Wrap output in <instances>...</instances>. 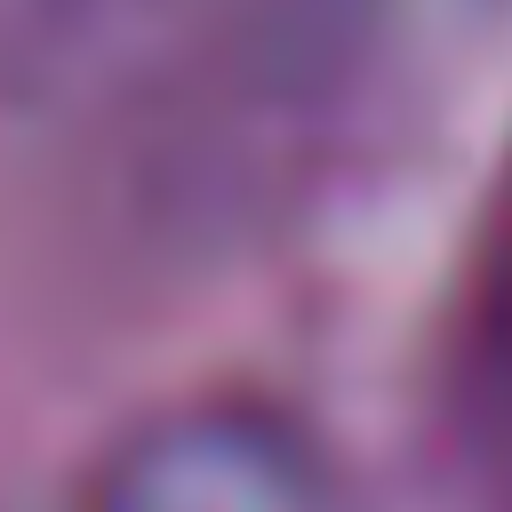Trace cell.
Masks as SVG:
<instances>
[{
	"instance_id": "6da1fadb",
	"label": "cell",
	"mask_w": 512,
	"mask_h": 512,
	"mask_svg": "<svg viewBox=\"0 0 512 512\" xmlns=\"http://www.w3.org/2000/svg\"><path fill=\"white\" fill-rule=\"evenodd\" d=\"M56 512H368L336 440L264 392H192L112 432Z\"/></svg>"
},
{
	"instance_id": "7a4b0ae2",
	"label": "cell",
	"mask_w": 512,
	"mask_h": 512,
	"mask_svg": "<svg viewBox=\"0 0 512 512\" xmlns=\"http://www.w3.org/2000/svg\"><path fill=\"white\" fill-rule=\"evenodd\" d=\"M448 424L480 480L512 496V160L488 192L472 272L456 296V336H448Z\"/></svg>"
},
{
	"instance_id": "3957f363",
	"label": "cell",
	"mask_w": 512,
	"mask_h": 512,
	"mask_svg": "<svg viewBox=\"0 0 512 512\" xmlns=\"http://www.w3.org/2000/svg\"><path fill=\"white\" fill-rule=\"evenodd\" d=\"M128 0H0V64H56L96 40Z\"/></svg>"
}]
</instances>
